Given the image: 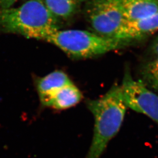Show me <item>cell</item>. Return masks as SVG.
I'll use <instances>...</instances> for the list:
<instances>
[{
  "mask_svg": "<svg viewBox=\"0 0 158 158\" xmlns=\"http://www.w3.org/2000/svg\"><path fill=\"white\" fill-rule=\"evenodd\" d=\"M72 83L68 75L62 71L53 72L39 79L36 87L40 102L45 100L58 89Z\"/></svg>",
  "mask_w": 158,
  "mask_h": 158,
  "instance_id": "9",
  "label": "cell"
},
{
  "mask_svg": "<svg viewBox=\"0 0 158 158\" xmlns=\"http://www.w3.org/2000/svg\"><path fill=\"white\" fill-rule=\"evenodd\" d=\"M125 20L151 17L158 12V0H121Z\"/></svg>",
  "mask_w": 158,
  "mask_h": 158,
  "instance_id": "8",
  "label": "cell"
},
{
  "mask_svg": "<svg viewBox=\"0 0 158 158\" xmlns=\"http://www.w3.org/2000/svg\"><path fill=\"white\" fill-rule=\"evenodd\" d=\"M127 108L141 113L158 123V96L141 80H136L127 69L121 85Z\"/></svg>",
  "mask_w": 158,
  "mask_h": 158,
  "instance_id": "5",
  "label": "cell"
},
{
  "mask_svg": "<svg viewBox=\"0 0 158 158\" xmlns=\"http://www.w3.org/2000/svg\"><path fill=\"white\" fill-rule=\"evenodd\" d=\"M150 51L151 53L155 56H158V36L156 38V40H154L153 42Z\"/></svg>",
  "mask_w": 158,
  "mask_h": 158,
  "instance_id": "13",
  "label": "cell"
},
{
  "mask_svg": "<svg viewBox=\"0 0 158 158\" xmlns=\"http://www.w3.org/2000/svg\"><path fill=\"white\" fill-rule=\"evenodd\" d=\"M87 107L93 115L94 127L85 158H101L124 119L127 107L121 86L114 85L102 97L89 101Z\"/></svg>",
  "mask_w": 158,
  "mask_h": 158,
  "instance_id": "1",
  "label": "cell"
},
{
  "mask_svg": "<svg viewBox=\"0 0 158 158\" xmlns=\"http://www.w3.org/2000/svg\"><path fill=\"white\" fill-rule=\"evenodd\" d=\"M59 23L42 0H28L17 8L0 10V30L28 38L44 40L59 29Z\"/></svg>",
  "mask_w": 158,
  "mask_h": 158,
  "instance_id": "2",
  "label": "cell"
},
{
  "mask_svg": "<svg viewBox=\"0 0 158 158\" xmlns=\"http://www.w3.org/2000/svg\"><path fill=\"white\" fill-rule=\"evenodd\" d=\"M44 40L56 46L74 58L96 56L123 48L116 40L83 30H60L48 35Z\"/></svg>",
  "mask_w": 158,
  "mask_h": 158,
  "instance_id": "3",
  "label": "cell"
},
{
  "mask_svg": "<svg viewBox=\"0 0 158 158\" xmlns=\"http://www.w3.org/2000/svg\"><path fill=\"white\" fill-rule=\"evenodd\" d=\"M85 0H42L52 15L60 22L70 19Z\"/></svg>",
  "mask_w": 158,
  "mask_h": 158,
  "instance_id": "10",
  "label": "cell"
},
{
  "mask_svg": "<svg viewBox=\"0 0 158 158\" xmlns=\"http://www.w3.org/2000/svg\"><path fill=\"white\" fill-rule=\"evenodd\" d=\"M141 74L142 82L158 91V56L142 65Z\"/></svg>",
  "mask_w": 158,
  "mask_h": 158,
  "instance_id": "11",
  "label": "cell"
},
{
  "mask_svg": "<svg viewBox=\"0 0 158 158\" xmlns=\"http://www.w3.org/2000/svg\"><path fill=\"white\" fill-rule=\"evenodd\" d=\"M18 0H0V10L12 7Z\"/></svg>",
  "mask_w": 158,
  "mask_h": 158,
  "instance_id": "12",
  "label": "cell"
},
{
  "mask_svg": "<svg viewBox=\"0 0 158 158\" xmlns=\"http://www.w3.org/2000/svg\"><path fill=\"white\" fill-rule=\"evenodd\" d=\"M158 31V12L152 16L136 20H125L114 40L123 47L147 38Z\"/></svg>",
  "mask_w": 158,
  "mask_h": 158,
  "instance_id": "6",
  "label": "cell"
},
{
  "mask_svg": "<svg viewBox=\"0 0 158 158\" xmlns=\"http://www.w3.org/2000/svg\"><path fill=\"white\" fill-rule=\"evenodd\" d=\"M81 99V93L72 83L58 89L41 102L45 106L64 110L76 105Z\"/></svg>",
  "mask_w": 158,
  "mask_h": 158,
  "instance_id": "7",
  "label": "cell"
},
{
  "mask_svg": "<svg viewBox=\"0 0 158 158\" xmlns=\"http://www.w3.org/2000/svg\"><path fill=\"white\" fill-rule=\"evenodd\" d=\"M86 17L96 34L113 40L125 21L121 0H90Z\"/></svg>",
  "mask_w": 158,
  "mask_h": 158,
  "instance_id": "4",
  "label": "cell"
}]
</instances>
